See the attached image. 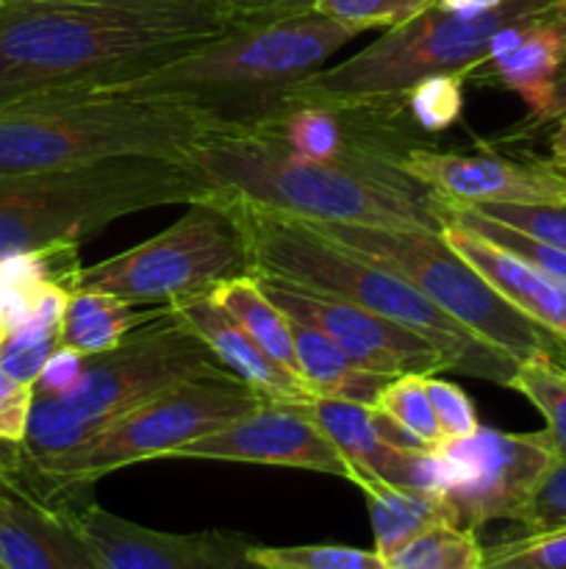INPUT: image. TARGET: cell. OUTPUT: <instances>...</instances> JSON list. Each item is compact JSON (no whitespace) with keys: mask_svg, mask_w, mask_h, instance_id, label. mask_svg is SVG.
<instances>
[{"mask_svg":"<svg viewBox=\"0 0 566 569\" xmlns=\"http://www.w3.org/2000/svg\"><path fill=\"white\" fill-rule=\"evenodd\" d=\"M225 122L164 98L42 100L0 111V176L55 172L122 156L189 161V150Z\"/></svg>","mask_w":566,"mask_h":569,"instance_id":"cell-5","label":"cell"},{"mask_svg":"<svg viewBox=\"0 0 566 569\" xmlns=\"http://www.w3.org/2000/svg\"><path fill=\"white\" fill-rule=\"evenodd\" d=\"M250 272L253 256L236 203L209 194L186 203L183 217L148 242L83 267L78 287L137 306H166Z\"/></svg>","mask_w":566,"mask_h":569,"instance_id":"cell-10","label":"cell"},{"mask_svg":"<svg viewBox=\"0 0 566 569\" xmlns=\"http://www.w3.org/2000/svg\"><path fill=\"white\" fill-rule=\"evenodd\" d=\"M100 569H264L250 559V539L231 531L166 533L137 526L100 509L92 500L75 506Z\"/></svg>","mask_w":566,"mask_h":569,"instance_id":"cell-15","label":"cell"},{"mask_svg":"<svg viewBox=\"0 0 566 569\" xmlns=\"http://www.w3.org/2000/svg\"><path fill=\"white\" fill-rule=\"evenodd\" d=\"M505 0H436L438 9L453 11V14H483V11L497 9Z\"/></svg>","mask_w":566,"mask_h":569,"instance_id":"cell-43","label":"cell"},{"mask_svg":"<svg viewBox=\"0 0 566 569\" xmlns=\"http://www.w3.org/2000/svg\"><path fill=\"white\" fill-rule=\"evenodd\" d=\"M355 487L364 492L370 509L375 550L383 561L392 559L403 545L436 526H458L453 506L438 495L408 492L388 487L377 478H361Z\"/></svg>","mask_w":566,"mask_h":569,"instance_id":"cell-24","label":"cell"},{"mask_svg":"<svg viewBox=\"0 0 566 569\" xmlns=\"http://www.w3.org/2000/svg\"><path fill=\"white\" fill-rule=\"evenodd\" d=\"M170 459L233 461V465L292 467V470L322 472L350 481L347 461L327 442L300 403H261L250 415L216 428L209 437L194 439L172 450Z\"/></svg>","mask_w":566,"mask_h":569,"instance_id":"cell-14","label":"cell"},{"mask_svg":"<svg viewBox=\"0 0 566 569\" xmlns=\"http://www.w3.org/2000/svg\"><path fill=\"white\" fill-rule=\"evenodd\" d=\"M253 276L261 289L270 295L272 303L286 311L289 320L305 322L325 333L361 370L383 378L411 376V372L416 376L449 372L447 359L436 345L386 317L372 315V311L333 298V295L294 287L281 278L259 276V272Z\"/></svg>","mask_w":566,"mask_h":569,"instance_id":"cell-13","label":"cell"},{"mask_svg":"<svg viewBox=\"0 0 566 569\" xmlns=\"http://www.w3.org/2000/svg\"><path fill=\"white\" fill-rule=\"evenodd\" d=\"M222 6L236 22H264L314 11V0H211Z\"/></svg>","mask_w":566,"mask_h":569,"instance_id":"cell-40","label":"cell"},{"mask_svg":"<svg viewBox=\"0 0 566 569\" xmlns=\"http://www.w3.org/2000/svg\"><path fill=\"white\" fill-rule=\"evenodd\" d=\"M164 306H137L100 289L78 287L67 300L61 345L83 356H100L125 342L137 328L159 320Z\"/></svg>","mask_w":566,"mask_h":569,"instance_id":"cell-22","label":"cell"},{"mask_svg":"<svg viewBox=\"0 0 566 569\" xmlns=\"http://www.w3.org/2000/svg\"><path fill=\"white\" fill-rule=\"evenodd\" d=\"M560 526H566V459H555L519 520L522 531H549Z\"/></svg>","mask_w":566,"mask_h":569,"instance_id":"cell-37","label":"cell"},{"mask_svg":"<svg viewBox=\"0 0 566 569\" xmlns=\"http://www.w3.org/2000/svg\"><path fill=\"white\" fill-rule=\"evenodd\" d=\"M3 342H6V331H3V328H0V348H3Z\"/></svg>","mask_w":566,"mask_h":569,"instance_id":"cell-47","label":"cell"},{"mask_svg":"<svg viewBox=\"0 0 566 569\" xmlns=\"http://www.w3.org/2000/svg\"><path fill=\"white\" fill-rule=\"evenodd\" d=\"M508 389L525 395L542 411L544 437L555 459H566V361L558 356L538 353L516 365Z\"/></svg>","mask_w":566,"mask_h":569,"instance_id":"cell-26","label":"cell"},{"mask_svg":"<svg viewBox=\"0 0 566 569\" xmlns=\"http://www.w3.org/2000/svg\"><path fill=\"white\" fill-rule=\"evenodd\" d=\"M464 76L442 72V76H427L405 89L403 109L411 126L422 128L425 133H444L458 126L464 114Z\"/></svg>","mask_w":566,"mask_h":569,"instance_id":"cell-29","label":"cell"},{"mask_svg":"<svg viewBox=\"0 0 566 569\" xmlns=\"http://www.w3.org/2000/svg\"><path fill=\"white\" fill-rule=\"evenodd\" d=\"M250 559L264 569H386L377 550L347 548V545H289L266 548L250 545Z\"/></svg>","mask_w":566,"mask_h":569,"instance_id":"cell-31","label":"cell"},{"mask_svg":"<svg viewBox=\"0 0 566 569\" xmlns=\"http://www.w3.org/2000/svg\"><path fill=\"white\" fill-rule=\"evenodd\" d=\"M331 242L377 261L414 283L433 306L455 322L494 345L516 361L549 353L566 361V342L522 315L492 283L461 259L442 233L394 231L372 226H333V222H305Z\"/></svg>","mask_w":566,"mask_h":569,"instance_id":"cell-9","label":"cell"},{"mask_svg":"<svg viewBox=\"0 0 566 569\" xmlns=\"http://www.w3.org/2000/svg\"><path fill=\"white\" fill-rule=\"evenodd\" d=\"M403 153L366 144L316 164L289 153L264 128H222L189 150L216 194L272 214L333 226L442 233L447 200L403 167Z\"/></svg>","mask_w":566,"mask_h":569,"instance_id":"cell-2","label":"cell"},{"mask_svg":"<svg viewBox=\"0 0 566 569\" xmlns=\"http://www.w3.org/2000/svg\"><path fill=\"white\" fill-rule=\"evenodd\" d=\"M566 569V526L549 531H519L486 548V567Z\"/></svg>","mask_w":566,"mask_h":569,"instance_id":"cell-32","label":"cell"},{"mask_svg":"<svg viewBox=\"0 0 566 569\" xmlns=\"http://www.w3.org/2000/svg\"><path fill=\"white\" fill-rule=\"evenodd\" d=\"M261 403L266 400L233 372L183 381L114 417L75 453L42 476L28 478L26 495L50 506L81 503L75 495L103 476L142 461L170 459L172 450L209 437Z\"/></svg>","mask_w":566,"mask_h":569,"instance_id":"cell-8","label":"cell"},{"mask_svg":"<svg viewBox=\"0 0 566 569\" xmlns=\"http://www.w3.org/2000/svg\"><path fill=\"white\" fill-rule=\"evenodd\" d=\"M566 59V33L549 20L511 22L494 33L486 59L469 72V78L494 81L497 87L519 94L533 122H547L553 103L555 78Z\"/></svg>","mask_w":566,"mask_h":569,"instance_id":"cell-18","label":"cell"},{"mask_svg":"<svg viewBox=\"0 0 566 569\" xmlns=\"http://www.w3.org/2000/svg\"><path fill=\"white\" fill-rule=\"evenodd\" d=\"M355 37L358 28L316 11L239 22L161 70L83 98H164L209 111L228 128L264 126L286 109L283 94L292 83L322 70Z\"/></svg>","mask_w":566,"mask_h":569,"instance_id":"cell-3","label":"cell"},{"mask_svg":"<svg viewBox=\"0 0 566 569\" xmlns=\"http://www.w3.org/2000/svg\"><path fill=\"white\" fill-rule=\"evenodd\" d=\"M236 26L211 0H0V111L131 83Z\"/></svg>","mask_w":566,"mask_h":569,"instance_id":"cell-1","label":"cell"},{"mask_svg":"<svg viewBox=\"0 0 566 569\" xmlns=\"http://www.w3.org/2000/svg\"><path fill=\"white\" fill-rule=\"evenodd\" d=\"M431 6H436V0H314L316 14L358 28L361 33L372 28H397Z\"/></svg>","mask_w":566,"mask_h":569,"instance_id":"cell-33","label":"cell"},{"mask_svg":"<svg viewBox=\"0 0 566 569\" xmlns=\"http://www.w3.org/2000/svg\"><path fill=\"white\" fill-rule=\"evenodd\" d=\"M61 345V326H48V322L28 320L17 331L6 337L3 348H0V367L9 372L11 378L22 383H37L39 372H42L44 361L50 359L55 348Z\"/></svg>","mask_w":566,"mask_h":569,"instance_id":"cell-34","label":"cell"},{"mask_svg":"<svg viewBox=\"0 0 566 569\" xmlns=\"http://www.w3.org/2000/svg\"><path fill=\"white\" fill-rule=\"evenodd\" d=\"M220 372L228 370L216 361V356L200 342L198 333L166 315L164 306L159 320L137 328L114 350L87 356L81 383L67 398H61V403L92 439L105 422L155 398L159 392L192 378L220 376Z\"/></svg>","mask_w":566,"mask_h":569,"instance_id":"cell-11","label":"cell"},{"mask_svg":"<svg viewBox=\"0 0 566 569\" xmlns=\"http://www.w3.org/2000/svg\"><path fill=\"white\" fill-rule=\"evenodd\" d=\"M447 220L458 222V226H464V228H469V231L481 233V237L492 239L494 244L511 250L514 256L525 259L527 264H533L536 270H542L544 276H549L553 281L564 283L566 287V250L542 242V239H536V237H527V233H522V231H514V228L503 226V222L492 220V217L481 214V211L469 209V206L447 203Z\"/></svg>","mask_w":566,"mask_h":569,"instance_id":"cell-28","label":"cell"},{"mask_svg":"<svg viewBox=\"0 0 566 569\" xmlns=\"http://www.w3.org/2000/svg\"><path fill=\"white\" fill-rule=\"evenodd\" d=\"M444 242L455 250L464 261H469L483 278L494 287V292L503 295L514 309L530 317L549 333L566 342V287L553 281L527 264L525 259L514 256L511 250L499 248L492 239L447 220L442 231Z\"/></svg>","mask_w":566,"mask_h":569,"instance_id":"cell-20","label":"cell"},{"mask_svg":"<svg viewBox=\"0 0 566 569\" xmlns=\"http://www.w3.org/2000/svg\"><path fill=\"white\" fill-rule=\"evenodd\" d=\"M549 22H555V26L566 31V0H553V17H549Z\"/></svg>","mask_w":566,"mask_h":569,"instance_id":"cell-45","label":"cell"},{"mask_svg":"<svg viewBox=\"0 0 566 569\" xmlns=\"http://www.w3.org/2000/svg\"><path fill=\"white\" fill-rule=\"evenodd\" d=\"M449 465L447 503L461 528L481 531L483 526L508 520L519 526L533 492L555 465L544 431L508 433L477 428L455 442H444Z\"/></svg>","mask_w":566,"mask_h":569,"instance_id":"cell-12","label":"cell"},{"mask_svg":"<svg viewBox=\"0 0 566 569\" xmlns=\"http://www.w3.org/2000/svg\"><path fill=\"white\" fill-rule=\"evenodd\" d=\"M469 209L481 211V214L492 217V220L503 222V226L514 228V231H522L527 233V237H536L542 239V242L566 250V206L488 203L469 206Z\"/></svg>","mask_w":566,"mask_h":569,"instance_id":"cell-35","label":"cell"},{"mask_svg":"<svg viewBox=\"0 0 566 569\" xmlns=\"http://www.w3.org/2000/svg\"><path fill=\"white\" fill-rule=\"evenodd\" d=\"M33 387L11 378L0 367V439L11 445H22L33 406Z\"/></svg>","mask_w":566,"mask_h":569,"instance_id":"cell-38","label":"cell"},{"mask_svg":"<svg viewBox=\"0 0 566 569\" xmlns=\"http://www.w3.org/2000/svg\"><path fill=\"white\" fill-rule=\"evenodd\" d=\"M400 161L447 203L566 206V176L549 161H514L497 153H449L427 144H414Z\"/></svg>","mask_w":566,"mask_h":569,"instance_id":"cell-16","label":"cell"},{"mask_svg":"<svg viewBox=\"0 0 566 569\" xmlns=\"http://www.w3.org/2000/svg\"><path fill=\"white\" fill-rule=\"evenodd\" d=\"M425 389L444 442L464 439L481 428L475 403H472L469 395H466L458 383L444 381V378L438 376H425Z\"/></svg>","mask_w":566,"mask_h":569,"instance_id":"cell-36","label":"cell"},{"mask_svg":"<svg viewBox=\"0 0 566 569\" xmlns=\"http://www.w3.org/2000/svg\"><path fill=\"white\" fill-rule=\"evenodd\" d=\"M553 133H549V164L566 176V114L553 122Z\"/></svg>","mask_w":566,"mask_h":569,"instance_id":"cell-42","label":"cell"},{"mask_svg":"<svg viewBox=\"0 0 566 569\" xmlns=\"http://www.w3.org/2000/svg\"><path fill=\"white\" fill-rule=\"evenodd\" d=\"M381 415H386L388 420L397 422L403 431H408L411 437L420 439L425 448H442L444 439L442 431L436 426V417H433L431 400H427L425 389V376H397L381 389L377 395V403L372 406Z\"/></svg>","mask_w":566,"mask_h":569,"instance_id":"cell-30","label":"cell"},{"mask_svg":"<svg viewBox=\"0 0 566 569\" xmlns=\"http://www.w3.org/2000/svg\"><path fill=\"white\" fill-rule=\"evenodd\" d=\"M564 114H566V59L564 64H560L558 78H555V92H553V103H549V111H547V122H555Z\"/></svg>","mask_w":566,"mask_h":569,"instance_id":"cell-44","label":"cell"},{"mask_svg":"<svg viewBox=\"0 0 566 569\" xmlns=\"http://www.w3.org/2000/svg\"><path fill=\"white\" fill-rule=\"evenodd\" d=\"M236 209L247 231L253 272L333 295L372 315L386 317L436 345L453 372L497 387L511 383L519 361L466 331L400 272L331 242L303 220L244 203H236Z\"/></svg>","mask_w":566,"mask_h":569,"instance_id":"cell-4","label":"cell"},{"mask_svg":"<svg viewBox=\"0 0 566 569\" xmlns=\"http://www.w3.org/2000/svg\"><path fill=\"white\" fill-rule=\"evenodd\" d=\"M166 315L198 333L200 342L216 356L228 372L242 378L270 403H303L311 398L300 378L270 359L242 326L211 298V292L186 295L166 303Z\"/></svg>","mask_w":566,"mask_h":569,"instance_id":"cell-19","label":"cell"},{"mask_svg":"<svg viewBox=\"0 0 566 569\" xmlns=\"http://www.w3.org/2000/svg\"><path fill=\"white\" fill-rule=\"evenodd\" d=\"M564 33H566V31H564Z\"/></svg>","mask_w":566,"mask_h":569,"instance_id":"cell-48","label":"cell"},{"mask_svg":"<svg viewBox=\"0 0 566 569\" xmlns=\"http://www.w3.org/2000/svg\"><path fill=\"white\" fill-rule=\"evenodd\" d=\"M83 370H87V356L67 348V345H59L50 353V359L44 361L42 372L33 383V392L50 395V398H67L81 383Z\"/></svg>","mask_w":566,"mask_h":569,"instance_id":"cell-39","label":"cell"},{"mask_svg":"<svg viewBox=\"0 0 566 569\" xmlns=\"http://www.w3.org/2000/svg\"><path fill=\"white\" fill-rule=\"evenodd\" d=\"M292 339L294 356H297V376L311 398H336L375 406L381 389L392 381V378L361 370L333 339L305 322L292 320Z\"/></svg>","mask_w":566,"mask_h":569,"instance_id":"cell-23","label":"cell"},{"mask_svg":"<svg viewBox=\"0 0 566 569\" xmlns=\"http://www.w3.org/2000/svg\"><path fill=\"white\" fill-rule=\"evenodd\" d=\"M211 298L247 331V337L270 356L275 365L283 370L297 376V356H294V339H292V320L286 311L277 309L270 300V295L261 289L255 276L233 278V281L220 283L211 289ZM305 387V383H303Z\"/></svg>","mask_w":566,"mask_h":569,"instance_id":"cell-25","label":"cell"},{"mask_svg":"<svg viewBox=\"0 0 566 569\" xmlns=\"http://www.w3.org/2000/svg\"><path fill=\"white\" fill-rule=\"evenodd\" d=\"M75 506L0 489V569H100Z\"/></svg>","mask_w":566,"mask_h":569,"instance_id":"cell-17","label":"cell"},{"mask_svg":"<svg viewBox=\"0 0 566 569\" xmlns=\"http://www.w3.org/2000/svg\"><path fill=\"white\" fill-rule=\"evenodd\" d=\"M216 194L189 161L122 156L87 167L0 176V259L83 242L120 217Z\"/></svg>","mask_w":566,"mask_h":569,"instance_id":"cell-6","label":"cell"},{"mask_svg":"<svg viewBox=\"0 0 566 569\" xmlns=\"http://www.w3.org/2000/svg\"><path fill=\"white\" fill-rule=\"evenodd\" d=\"M483 569H522V567H508V565H499V567H483Z\"/></svg>","mask_w":566,"mask_h":569,"instance_id":"cell-46","label":"cell"},{"mask_svg":"<svg viewBox=\"0 0 566 569\" xmlns=\"http://www.w3.org/2000/svg\"><path fill=\"white\" fill-rule=\"evenodd\" d=\"M81 242H55L48 248L11 253L0 259V328L9 337L31 317L37 298L48 287L78 289Z\"/></svg>","mask_w":566,"mask_h":569,"instance_id":"cell-21","label":"cell"},{"mask_svg":"<svg viewBox=\"0 0 566 569\" xmlns=\"http://www.w3.org/2000/svg\"><path fill=\"white\" fill-rule=\"evenodd\" d=\"M486 548L477 531L461 526H436L420 533L386 559V569H483Z\"/></svg>","mask_w":566,"mask_h":569,"instance_id":"cell-27","label":"cell"},{"mask_svg":"<svg viewBox=\"0 0 566 569\" xmlns=\"http://www.w3.org/2000/svg\"><path fill=\"white\" fill-rule=\"evenodd\" d=\"M0 489H14L26 495V453L22 445L0 439Z\"/></svg>","mask_w":566,"mask_h":569,"instance_id":"cell-41","label":"cell"},{"mask_svg":"<svg viewBox=\"0 0 566 569\" xmlns=\"http://www.w3.org/2000/svg\"><path fill=\"white\" fill-rule=\"evenodd\" d=\"M553 0H505L483 14H453L431 6L414 20L388 28L347 61L311 72L292 83L283 103H316L364 109L386 120L405 122L403 94L427 76L455 72L469 81V72L486 59L494 33L511 22L549 20Z\"/></svg>","mask_w":566,"mask_h":569,"instance_id":"cell-7","label":"cell"}]
</instances>
